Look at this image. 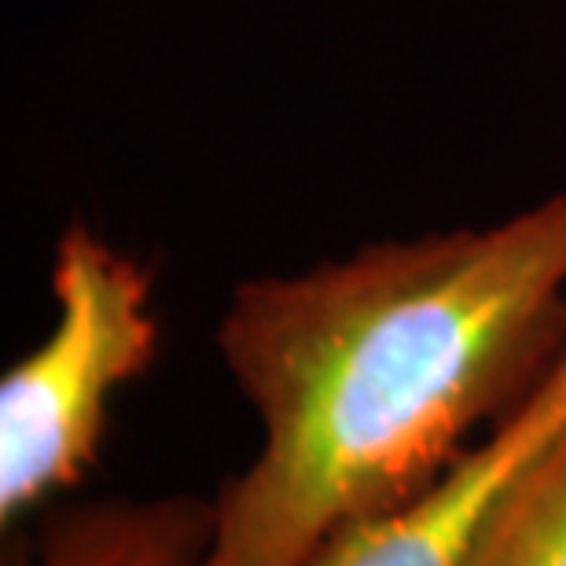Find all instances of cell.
I'll return each instance as SVG.
<instances>
[{
  "mask_svg": "<svg viewBox=\"0 0 566 566\" xmlns=\"http://www.w3.org/2000/svg\"><path fill=\"white\" fill-rule=\"evenodd\" d=\"M213 343L262 446L213 493L202 566H310L420 496L559 365L566 191L490 229L243 280Z\"/></svg>",
  "mask_w": 566,
  "mask_h": 566,
  "instance_id": "6da1fadb",
  "label": "cell"
},
{
  "mask_svg": "<svg viewBox=\"0 0 566 566\" xmlns=\"http://www.w3.org/2000/svg\"><path fill=\"white\" fill-rule=\"evenodd\" d=\"M52 298V332L0 379L4 530L85 479L115 394L158 357L151 273L82 221L55 240Z\"/></svg>",
  "mask_w": 566,
  "mask_h": 566,
  "instance_id": "7a4b0ae2",
  "label": "cell"
},
{
  "mask_svg": "<svg viewBox=\"0 0 566 566\" xmlns=\"http://www.w3.org/2000/svg\"><path fill=\"white\" fill-rule=\"evenodd\" d=\"M566 423V349L545 382L420 496L335 537L310 566H463L504 485Z\"/></svg>",
  "mask_w": 566,
  "mask_h": 566,
  "instance_id": "3957f363",
  "label": "cell"
},
{
  "mask_svg": "<svg viewBox=\"0 0 566 566\" xmlns=\"http://www.w3.org/2000/svg\"><path fill=\"white\" fill-rule=\"evenodd\" d=\"M213 496H104L55 504L4 566H202L213 548Z\"/></svg>",
  "mask_w": 566,
  "mask_h": 566,
  "instance_id": "277c9868",
  "label": "cell"
},
{
  "mask_svg": "<svg viewBox=\"0 0 566 566\" xmlns=\"http://www.w3.org/2000/svg\"><path fill=\"white\" fill-rule=\"evenodd\" d=\"M463 566H566V423L504 485Z\"/></svg>",
  "mask_w": 566,
  "mask_h": 566,
  "instance_id": "5b68a950",
  "label": "cell"
}]
</instances>
